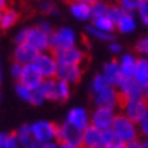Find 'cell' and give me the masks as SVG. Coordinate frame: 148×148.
Wrapping results in <instances>:
<instances>
[{"instance_id":"6da1fadb","label":"cell","mask_w":148,"mask_h":148,"mask_svg":"<svg viewBox=\"0 0 148 148\" xmlns=\"http://www.w3.org/2000/svg\"><path fill=\"white\" fill-rule=\"evenodd\" d=\"M40 88L45 94L47 100H54V102H66L71 97V88L69 84L58 78H48L43 79L40 84Z\"/></svg>"},{"instance_id":"7a4b0ae2","label":"cell","mask_w":148,"mask_h":148,"mask_svg":"<svg viewBox=\"0 0 148 148\" xmlns=\"http://www.w3.org/2000/svg\"><path fill=\"white\" fill-rule=\"evenodd\" d=\"M120 108L123 109L126 117H129L132 121H135L136 124H139L141 120L147 115V112H148V99H147V96H142V97H133V99L121 97Z\"/></svg>"},{"instance_id":"3957f363","label":"cell","mask_w":148,"mask_h":148,"mask_svg":"<svg viewBox=\"0 0 148 148\" xmlns=\"http://www.w3.org/2000/svg\"><path fill=\"white\" fill-rule=\"evenodd\" d=\"M112 130L124 144L138 139V135H139V129L136 127V123L132 121L129 117H126L124 114H120L115 117V121L112 124Z\"/></svg>"},{"instance_id":"277c9868","label":"cell","mask_w":148,"mask_h":148,"mask_svg":"<svg viewBox=\"0 0 148 148\" xmlns=\"http://www.w3.org/2000/svg\"><path fill=\"white\" fill-rule=\"evenodd\" d=\"M58 63H69V64H84L87 62V53L78 47L71 48H58L51 49Z\"/></svg>"},{"instance_id":"5b68a950","label":"cell","mask_w":148,"mask_h":148,"mask_svg":"<svg viewBox=\"0 0 148 148\" xmlns=\"http://www.w3.org/2000/svg\"><path fill=\"white\" fill-rule=\"evenodd\" d=\"M34 67L39 71V73L43 76V79L48 78H54L57 75V66L58 62L56 60L54 54H48V53H39L36 58L32 63Z\"/></svg>"},{"instance_id":"8992f818","label":"cell","mask_w":148,"mask_h":148,"mask_svg":"<svg viewBox=\"0 0 148 148\" xmlns=\"http://www.w3.org/2000/svg\"><path fill=\"white\" fill-rule=\"evenodd\" d=\"M115 109L114 108H105V106H97L91 114L90 123L91 126L100 129L102 132H105L108 129H112V124L115 121Z\"/></svg>"},{"instance_id":"52a82bcc","label":"cell","mask_w":148,"mask_h":148,"mask_svg":"<svg viewBox=\"0 0 148 148\" xmlns=\"http://www.w3.org/2000/svg\"><path fill=\"white\" fill-rule=\"evenodd\" d=\"M25 43L32 45L34 49H38L39 53H45L47 49L51 48V34L43 32L39 25L38 27H29Z\"/></svg>"},{"instance_id":"ba28073f","label":"cell","mask_w":148,"mask_h":148,"mask_svg":"<svg viewBox=\"0 0 148 148\" xmlns=\"http://www.w3.org/2000/svg\"><path fill=\"white\" fill-rule=\"evenodd\" d=\"M82 133H84V130L78 129L76 126L67 123V121L64 120L57 129V141L58 142H71V144L81 145Z\"/></svg>"},{"instance_id":"9c48e42d","label":"cell","mask_w":148,"mask_h":148,"mask_svg":"<svg viewBox=\"0 0 148 148\" xmlns=\"http://www.w3.org/2000/svg\"><path fill=\"white\" fill-rule=\"evenodd\" d=\"M84 73V67L81 64H69V63H58L57 66V78L63 79L67 84H76L81 81Z\"/></svg>"},{"instance_id":"30bf717a","label":"cell","mask_w":148,"mask_h":148,"mask_svg":"<svg viewBox=\"0 0 148 148\" xmlns=\"http://www.w3.org/2000/svg\"><path fill=\"white\" fill-rule=\"evenodd\" d=\"M75 42H76V36H75L73 30L67 29V27L54 30L53 34H51V48L53 49L75 47Z\"/></svg>"},{"instance_id":"8fae6325","label":"cell","mask_w":148,"mask_h":148,"mask_svg":"<svg viewBox=\"0 0 148 148\" xmlns=\"http://www.w3.org/2000/svg\"><path fill=\"white\" fill-rule=\"evenodd\" d=\"M32 129H33L34 135L38 136V139L42 144L48 142V141H57V129H58V126L51 123V121H45V120L36 121V123L32 124Z\"/></svg>"},{"instance_id":"7c38bea8","label":"cell","mask_w":148,"mask_h":148,"mask_svg":"<svg viewBox=\"0 0 148 148\" xmlns=\"http://www.w3.org/2000/svg\"><path fill=\"white\" fill-rule=\"evenodd\" d=\"M15 135H16V139H18L21 148H40V145H42L38 136L34 135L32 124H23L15 132Z\"/></svg>"},{"instance_id":"4fadbf2b","label":"cell","mask_w":148,"mask_h":148,"mask_svg":"<svg viewBox=\"0 0 148 148\" xmlns=\"http://www.w3.org/2000/svg\"><path fill=\"white\" fill-rule=\"evenodd\" d=\"M118 88H120L118 91L121 94V97H124V99H133V97L147 96L145 88L135 79V78H126Z\"/></svg>"},{"instance_id":"5bb4252c","label":"cell","mask_w":148,"mask_h":148,"mask_svg":"<svg viewBox=\"0 0 148 148\" xmlns=\"http://www.w3.org/2000/svg\"><path fill=\"white\" fill-rule=\"evenodd\" d=\"M18 82L27 85L29 88H38L43 82V76L39 73V71L33 64H25L23 66V72H21Z\"/></svg>"},{"instance_id":"9a60e30c","label":"cell","mask_w":148,"mask_h":148,"mask_svg":"<svg viewBox=\"0 0 148 148\" xmlns=\"http://www.w3.org/2000/svg\"><path fill=\"white\" fill-rule=\"evenodd\" d=\"M82 148H100L103 147V132L100 129L88 126L82 133Z\"/></svg>"},{"instance_id":"2e32d148","label":"cell","mask_w":148,"mask_h":148,"mask_svg":"<svg viewBox=\"0 0 148 148\" xmlns=\"http://www.w3.org/2000/svg\"><path fill=\"white\" fill-rule=\"evenodd\" d=\"M38 54H39V51L34 49L32 45H29V43H21V45H16V48L14 51V62L20 63L23 66L32 64Z\"/></svg>"},{"instance_id":"e0dca14e","label":"cell","mask_w":148,"mask_h":148,"mask_svg":"<svg viewBox=\"0 0 148 148\" xmlns=\"http://www.w3.org/2000/svg\"><path fill=\"white\" fill-rule=\"evenodd\" d=\"M103 75L106 76V79L114 87H120L121 82L126 79V76L120 67V63L115 62V60H112V62H109L103 66Z\"/></svg>"},{"instance_id":"ac0fdd59","label":"cell","mask_w":148,"mask_h":148,"mask_svg":"<svg viewBox=\"0 0 148 148\" xmlns=\"http://www.w3.org/2000/svg\"><path fill=\"white\" fill-rule=\"evenodd\" d=\"M66 121L71 123L73 126H76L78 129L85 130L91 123H90V117L87 114V111L84 108H72L71 111L67 112L66 115Z\"/></svg>"},{"instance_id":"d6986e66","label":"cell","mask_w":148,"mask_h":148,"mask_svg":"<svg viewBox=\"0 0 148 148\" xmlns=\"http://www.w3.org/2000/svg\"><path fill=\"white\" fill-rule=\"evenodd\" d=\"M133 78L148 91V58H138Z\"/></svg>"},{"instance_id":"ffe728a7","label":"cell","mask_w":148,"mask_h":148,"mask_svg":"<svg viewBox=\"0 0 148 148\" xmlns=\"http://www.w3.org/2000/svg\"><path fill=\"white\" fill-rule=\"evenodd\" d=\"M20 20V12L12 8H6L5 11H2V20H0V29L2 30H9L11 27L18 23Z\"/></svg>"},{"instance_id":"44dd1931","label":"cell","mask_w":148,"mask_h":148,"mask_svg":"<svg viewBox=\"0 0 148 148\" xmlns=\"http://www.w3.org/2000/svg\"><path fill=\"white\" fill-rule=\"evenodd\" d=\"M118 63H120V67H121V71H123V73H124L126 78H133L138 60L132 54H124L123 57L120 58Z\"/></svg>"},{"instance_id":"7402d4cb","label":"cell","mask_w":148,"mask_h":148,"mask_svg":"<svg viewBox=\"0 0 148 148\" xmlns=\"http://www.w3.org/2000/svg\"><path fill=\"white\" fill-rule=\"evenodd\" d=\"M103 147L105 148H124L126 144L117 136L112 129H108L103 132Z\"/></svg>"},{"instance_id":"603a6c76","label":"cell","mask_w":148,"mask_h":148,"mask_svg":"<svg viewBox=\"0 0 148 148\" xmlns=\"http://www.w3.org/2000/svg\"><path fill=\"white\" fill-rule=\"evenodd\" d=\"M93 25H94L96 29H99V30H102V32H106V33H112V32L117 29L115 23L112 21L108 15L96 16V18H93Z\"/></svg>"},{"instance_id":"cb8c5ba5","label":"cell","mask_w":148,"mask_h":148,"mask_svg":"<svg viewBox=\"0 0 148 148\" xmlns=\"http://www.w3.org/2000/svg\"><path fill=\"white\" fill-rule=\"evenodd\" d=\"M71 11L73 16H76L78 20H88L91 18V5L87 3H72L71 5Z\"/></svg>"},{"instance_id":"d4e9b609","label":"cell","mask_w":148,"mask_h":148,"mask_svg":"<svg viewBox=\"0 0 148 148\" xmlns=\"http://www.w3.org/2000/svg\"><path fill=\"white\" fill-rule=\"evenodd\" d=\"M135 27H136V23H135V18L132 16L130 12H127L123 18L117 23V29L121 33H130V32L135 30Z\"/></svg>"},{"instance_id":"484cf974","label":"cell","mask_w":148,"mask_h":148,"mask_svg":"<svg viewBox=\"0 0 148 148\" xmlns=\"http://www.w3.org/2000/svg\"><path fill=\"white\" fill-rule=\"evenodd\" d=\"M112 84L106 79V76L105 75H96L93 78V82H91V94H96V93H100L103 90H106L109 88Z\"/></svg>"},{"instance_id":"4316f807","label":"cell","mask_w":148,"mask_h":148,"mask_svg":"<svg viewBox=\"0 0 148 148\" xmlns=\"http://www.w3.org/2000/svg\"><path fill=\"white\" fill-rule=\"evenodd\" d=\"M109 6H111V3H108L106 0H97V2H94L91 5V15H93V18H96V16L108 15Z\"/></svg>"},{"instance_id":"83f0119b","label":"cell","mask_w":148,"mask_h":148,"mask_svg":"<svg viewBox=\"0 0 148 148\" xmlns=\"http://www.w3.org/2000/svg\"><path fill=\"white\" fill-rule=\"evenodd\" d=\"M145 3H148V0H118V5L121 8H124L127 12L139 11Z\"/></svg>"},{"instance_id":"f1b7e54d","label":"cell","mask_w":148,"mask_h":148,"mask_svg":"<svg viewBox=\"0 0 148 148\" xmlns=\"http://www.w3.org/2000/svg\"><path fill=\"white\" fill-rule=\"evenodd\" d=\"M126 14H127V11L124 9V8H121L118 3H112V5L109 6V11H108V16L115 23V25H117V23L123 18Z\"/></svg>"},{"instance_id":"f546056e","label":"cell","mask_w":148,"mask_h":148,"mask_svg":"<svg viewBox=\"0 0 148 148\" xmlns=\"http://www.w3.org/2000/svg\"><path fill=\"white\" fill-rule=\"evenodd\" d=\"M87 33L91 34V36L96 38V39H100V40H114V34L102 32L99 29H96L94 25H88V27H87Z\"/></svg>"},{"instance_id":"4dcf8cb0","label":"cell","mask_w":148,"mask_h":148,"mask_svg":"<svg viewBox=\"0 0 148 148\" xmlns=\"http://www.w3.org/2000/svg\"><path fill=\"white\" fill-rule=\"evenodd\" d=\"M32 90H33V88H29L27 85H24V84H21V82H16V85H15L16 94L20 96V99H23V100H25V102H30Z\"/></svg>"},{"instance_id":"1f68e13d","label":"cell","mask_w":148,"mask_h":148,"mask_svg":"<svg viewBox=\"0 0 148 148\" xmlns=\"http://www.w3.org/2000/svg\"><path fill=\"white\" fill-rule=\"evenodd\" d=\"M135 49L138 51V53L148 56V38H142V39H139V40L136 42V45H135Z\"/></svg>"},{"instance_id":"d6a6232c","label":"cell","mask_w":148,"mask_h":148,"mask_svg":"<svg viewBox=\"0 0 148 148\" xmlns=\"http://www.w3.org/2000/svg\"><path fill=\"white\" fill-rule=\"evenodd\" d=\"M39 9L42 14H57V9L56 6L51 3V2H40L39 5Z\"/></svg>"},{"instance_id":"836d02e7","label":"cell","mask_w":148,"mask_h":148,"mask_svg":"<svg viewBox=\"0 0 148 148\" xmlns=\"http://www.w3.org/2000/svg\"><path fill=\"white\" fill-rule=\"evenodd\" d=\"M3 148H21V145L18 142V139H16L15 133H9V138H8V141L3 145Z\"/></svg>"},{"instance_id":"e575fe53","label":"cell","mask_w":148,"mask_h":148,"mask_svg":"<svg viewBox=\"0 0 148 148\" xmlns=\"http://www.w3.org/2000/svg\"><path fill=\"white\" fill-rule=\"evenodd\" d=\"M21 72H23V64H20V63H15V62H14V64H12V67H11V73H12V76L15 78L16 81H20Z\"/></svg>"},{"instance_id":"d590c367","label":"cell","mask_w":148,"mask_h":148,"mask_svg":"<svg viewBox=\"0 0 148 148\" xmlns=\"http://www.w3.org/2000/svg\"><path fill=\"white\" fill-rule=\"evenodd\" d=\"M139 132L148 139V112H147V115L141 120V123H139Z\"/></svg>"},{"instance_id":"8d00e7d4","label":"cell","mask_w":148,"mask_h":148,"mask_svg":"<svg viewBox=\"0 0 148 148\" xmlns=\"http://www.w3.org/2000/svg\"><path fill=\"white\" fill-rule=\"evenodd\" d=\"M27 29H23L21 32H18V34L15 36V43L16 45H21V43H25V40H27Z\"/></svg>"},{"instance_id":"74e56055","label":"cell","mask_w":148,"mask_h":148,"mask_svg":"<svg viewBox=\"0 0 148 148\" xmlns=\"http://www.w3.org/2000/svg\"><path fill=\"white\" fill-rule=\"evenodd\" d=\"M139 16H141V21L148 25V3H145L141 9H139Z\"/></svg>"},{"instance_id":"f35d334b","label":"cell","mask_w":148,"mask_h":148,"mask_svg":"<svg viewBox=\"0 0 148 148\" xmlns=\"http://www.w3.org/2000/svg\"><path fill=\"white\" fill-rule=\"evenodd\" d=\"M124 148H144V142L135 139V141H132V142H127Z\"/></svg>"},{"instance_id":"ab89813d","label":"cell","mask_w":148,"mask_h":148,"mask_svg":"<svg viewBox=\"0 0 148 148\" xmlns=\"http://www.w3.org/2000/svg\"><path fill=\"white\" fill-rule=\"evenodd\" d=\"M40 148H60V142L58 141H48V142H43L40 145Z\"/></svg>"},{"instance_id":"60d3db41","label":"cell","mask_w":148,"mask_h":148,"mask_svg":"<svg viewBox=\"0 0 148 148\" xmlns=\"http://www.w3.org/2000/svg\"><path fill=\"white\" fill-rule=\"evenodd\" d=\"M109 49L112 51V53H120V51H121V45L112 40V42L109 43Z\"/></svg>"},{"instance_id":"b9f144b4","label":"cell","mask_w":148,"mask_h":148,"mask_svg":"<svg viewBox=\"0 0 148 148\" xmlns=\"http://www.w3.org/2000/svg\"><path fill=\"white\" fill-rule=\"evenodd\" d=\"M69 5L72 3H87V5H93L94 2H97V0H66Z\"/></svg>"},{"instance_id":"7bdbcfd3","label":"cell","mask_w":148,"mask_h":148,"mask_svg":"<svg viewBox=\"0 0 148 148\" xmlns=\"http://www.w3.org/2000/svg\"><path fill=\"white\" fill-rule=\"evenodd\" d=\"M60 148H82V145L71 144V142H60Z\"/></svg>"},{"instance_id":"ee69618b","label":"cell","mask_w":148,"mask_h":148,"mask_svg":"<svg viewBox=\"0 0 148 148\" xmlns=\"http://www.w3.org/2000/svg\"><path fill=\"white\" fill-rule=\"evenodd\" d=\"M8 138H9V133H5V132H0V148H3V145L6 144Z\"/></svg>"},{"instance_id":"f6af8a7d","label":"cell","mask_w":148,"mask_h":148,"mask_svg":"<svg viewBox=\"0 0 148 148\" xmlns=\"http://www.w3.org/2000/svg\"><path fill=\"white\" fill-rule=\"evenodd\" d=\"M6 3H8V0H0V11L6 9Z\"/></svg>"},{"instance_id":"bcb514c9","label":"cell","mask_w":148,"mask_h":148,"mask_svg":"<svg viewBox=\"0 0 148 148\" xmlns=\"http://www.w3.org/2000/svg\"><path fill=\"white\" fill-rule=\"evenodd\" d=\"M144 148H148V139H147V141L144 142Z\"/></svg>"},{"instance_id":"7dc6e473","label":"cell","mask_w":148,"mask_h":148,"mask_svg":"<svg viewBox=\"0 0 148 148\" xmlns=\"http://www.w3.org/2000/svg\"><path fill=\"white\" fill-rule=\"evenodd\" d=\"M0 84H2V67H0Z\"/></svg>"},{"instance_id":"c3c4849f","label":"cell","mask_w":148,"mask_h":148,"mask_svg":"<svg viewBox=\"0 0 148 148\" xmlns=\"http://www.w3.org/2000/svg\"><path fill=\"white\" fill-rule=\"evenodd\" d=\"M0 20H2V11H0Z\"/></svg>"},{"instance_id":"681fc988","label":"cell","mask_w":148,"mask_h":148,"mask_svg":"<svg viewBox=\"0 0 148 148\" xmlns=\"http://www.w3.org/2000/svg\"><path fill=\"white\" fill-rule=\"evenodd\" d=\"M147 99H148V91H147Z\"/></svg>"},{"instance_id":"f907efd6","label":"cell","mask_w":148,"mask_h":148,"mask_svg":"<svg viewBox=\"0 0 148 148\" xmlns=\"http://www.w3.org/2000/svg\"><path fill=\"white\" fill-rule=\"evenodd\" d=\"M100 148H105V147H100Z\"/></svg>"}]
</instances>
